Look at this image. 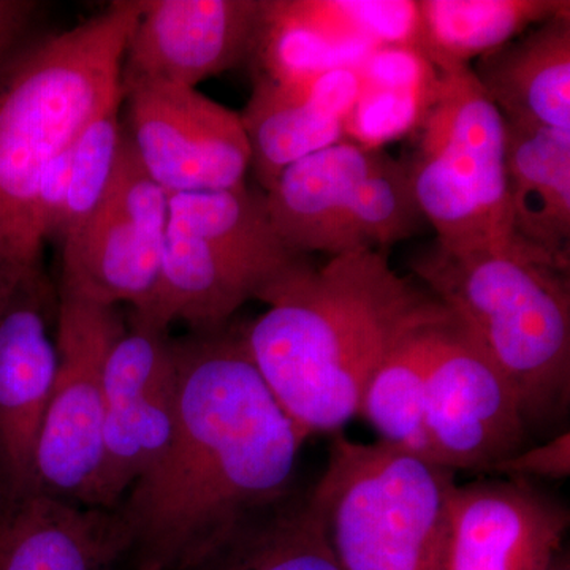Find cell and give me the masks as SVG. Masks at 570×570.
Instances as JSON below:
<instances>
[{"instance_id": "1", "label": "cell", "mask_w": 570, "mask_h": 570, "mask_svg": "<svg viewBox=\"0 0 570 570\" xmlns=\"http://www.w3.org/2000/svg\"><path fill=\"white\" fill-rule=\"evenodd\" d=\"M306 439L255 367L243 328L176 340L174 433L118 510L140 566L200 564L296 489Z\"/></svg>"}, {"instance_id": "2", "label": "cell", "mask_w": 570, "mask_h": 570, "mask_svg": "<svg viewBox=\"0 0 570 570\" xmlns=\"http://www.w3.org/2000/svg\"><path fill=\"white\" fill-rule=\"evenodd\" d=\"M265 314L243 328L269 392L306 438L340 433L358 415L382 360L403 337L450 313L393 269L382 250L309 261L261 298Z\"/></svg>"}, {"instance_id": "3", "label": "cell", "mask_w": 570, "mask_h": 570, "mask_svg": "<svg viewBox=\"0 0 570 570\" xmlns=\"http://www.w3.org/2000/svg\"><path fill=\"white\" fill-rule=\"evenodd\" d=\"M140 0H119L69 31L36 36L0 67V262L40 265L32 205L45 168L121 100L124 50Z\"/></svg>"}, {"instance_id": "4", "label": "cell", "mask_w": 570, "mask_h": 570, "mask_svg": "<svg viewBox=\"0 0 570 570\" xmlns=\"http://www.w3.org/2000/svg\"><path fill=\"white\" fill-rule=\"evenodd\" d=\"M412 269L509 379L530 433L561 425L570 406L569 268L528 245L455 253L434 243Z\"/></svg>"}, {"instance_id": "5", "label": "cell", "mask_w": 570, "mask_h": 570, "mask_svg": "<svg viewBox=\"0 0 570 570\" xmlns=\"http://www.w3.org/2000/svg\"><path fill=\"white\" fill-rule=\"evenodd\" d=\"M455 472L336 433L311 487L340 570H444Z\"/></svg>"}, {"instance_id": "6", "label": "cell", "mask_w": 570, "mask_h": 570, "mask_svg": "<svg viewBox=\"0 0 570 570\" xmlns=\"http://www.w3.org/2000/svg\"><path fill=\"white\" fill-rule=\"evenodd\" d=\"M439 73L436 102L406 164L423 219L455 253L527 245L510 213L504 118L471 67Z\"/></svg>"}, {"instance_id": "7", "label": "cell", "mask_w": 570, "mask_h": 570, "mask_svg": "<svg viewBox=\"0 0 570 570\" xmlns=\"http://www.w3.org/2000/svg\"><path fill=\"white\" fill-rule=\"evenodd\" d=\"M124 330L118 307L61 292L58 370L37 445V491L94 508L102 463L105 363Z\"/></svg>"}, {"instance_id": "8", "label": "cell", "mask_w": 570, "mask_h": 570, "mask_svg": "<svg viewBox=\"0 0 570 570\" xmlns=\"http://www.w3.org/2000/svg\"><path fill=\"white\" fill-rule=\"evenodd\" d=\"M170 220V195L142 167L129 137L102 204L62 242L61 292L140 307L151 295Z\"/></svg>"}, {"instance_id": "9", "label": "cell", "mask_w": 570, "mask_h": 570, "mask_svg": "<svg viewBox=\"0 0 570 570\" xmlns=\"http://www.w3.org/2000/svg\"><path fill=\"white\" fill-rule=\"evenodd\" d=\"M425 425L439 466L490 472L531 433L505 374L450 314L439 326L425 384Z\"/></svg>"}, {"instance_id": "10", "label": "cell", "mask_w": 570, "mask_h": 570, "mask_svg": "<svg viewBox=\"0 0 570 570\" xmlns=\"http://www.w3.org/2000/svg\"><path fill=\"white\" fill-rule=\"evenodd\" d=\"M127 137L168 195L234 189L246 184L250 146L239 112L197 88L135 82L121 88Z\"/></svg>"}, {"instance_id": "11", "label": "cell", "mask_w": 570, "mask_h": 570, "mask_svg": "<svg viewBox=\"0 0 570 570\" xmlns=\"http://www.w3.org/2000/svg\"><path fill=\"white\" fill-rule=\"evenodd\" d=\"M102 463L94 508L112 509L163 455L174 433L176 340L130 317L104 371Z\"/></svg>"}, {"instance_id": "12", "label": "cell", "mask_w": 570, "mask_h": 570, "mask_svg": "<svg viewBox=\"0 0 570 570\" xmlns=\"http://www.w3.org/2000/svg\"><path fill=\"white\" fill-rule=\"evenodd\" d=\"M122 56L121 88L135 82L197 88L249 61L262 0H140Z\"/></svg>"}, {"instance_id": "13", "label": "cell", "mask_w": 570, "mask_h": 570, "mask_svg": "<svg viewBox=\"0 0 570 570\" xmlns=\"http://www.w3.org/2000/svg\"><path fill=\"white\" fill-rule=\"evenodd\" d=\"M50 299L39 265L0 311V493L9 497L37 491V445L58 370Z\"/></svg>"}, {"instance_id": "14", "label": "cell", "mask_w": 570, "mask_h": 570, "mask_svg": "<svg viewBox=\"0 0 570 570\" xmlns=\"http://www.w3.org/2000/svg\"><path fill=\"white\" fill-rule=\"evenodd\" d=\"M569 523L568 508L530 480L456 483L444 570H549Z\"/></svg>"}, {"instance_id": "15", "label": "cell", "mask_w": 570, "mask_h": 570, "mask_svg": "<svg viewBox=\"0 0 570 570\" xmlns=\"http://www.w3.org/2000/svg\"><path fill=\"white\" fill-rule=\"evenodd\" d=\"M360 89L362 78L352 67L287 85L254 77L253 94L239 118L250 146V167L264 190L292 164L343 140L344 121Z\"/></svg>"}, {"instance_id": "16", "label": "cell", "mask_w": 570, "mask_h": 570, "mask_svg": "<svg viewBox=\"0 0 570 570\" xmlns=\"http://www.w3.org/2000/svg\"><path fill=\"white\" fill-rule=\"evenodd\" d=\"M287 275L168 227L156 285L132 317L163 330L175 322H186L194 332L223 328L239 307L249 299L261 302Z\"/></svg>"}, {"instance_id": "17", "label": "cell", "mask_w": 570, "mask_h": 570, "mask_svg": "<svg viewBox=\"0 0 570 570\" xmlns=\"http://www.w3.org/2000/svg\"><path fill=\"white\" fill-rule=\"evenodd\" d=\"M377 151L341 140L277 176L264 194L269 219L287 249L305 257L360 253L356 193Z\"/></svg>"}, {"instance_id": "18", "label": "cell", "mask_w": 570, "mask_h": 570, "mask_svg": "<svg viewBox=\"0 0 570 570\" xmlns=\"http://www.w3.org/2000/svg\"><path fill=\"white\" fill-rule=\"evenodd\" d=\"M130 550L118 512L43 491L0 493V570H107Z\"/></svg>"}, {"instance_id": "19", "label": "cell", "mask_w": 570, "mask_h": 570, "mask_svg": "<svg viewBox=\"0 0 570 570\" xmlns=\"http://www.w3.org/2000/svg\"><path fill=\"white\" fill-rule=\"evenodd\" d=\"M471 70L504 121L570 132V9L480 56Z\"/></svg>"}, {"instance_id": "20", "label": "cell", "mask_w": 570, "mask_h": 570, "mask_svg": "<svg viewBox=\"0 0 570 570\" xmlns=\"http://www.w3.org/2000/svg\"><path fill=\"white\" fill-rule=\"evenodd\" d=\"M505 124V176L521 242L569 268L570 132Z\"/></svg>"}, {"instance_id": "21", "label": "cell", "mask_w": 570, "mask_h": 570, "mask_svg": "<svg viewBox=\"0 0 570 570\" xmlns=\"http://www.w3.org/2000/svg\"><path fill=\"white\" fill-rule=\"evenodd\" d=\"M417 51L438 71L471 62L570 9L568 0H417Z\"/></svg>"}, {"instance_id": "22", "label": "cell", "mask_w": 570, "mask_h": 570, "mask_svg": "<svg viewBox=\"0 0 570 570\" xmlns=\"http://www.w3.org/2000/svg\"><path fill=\"white\" fill-rule=\"evenodd\" d=\"M193 570H340L311 489L255 513Z\"/></svg>"}, {"instance_id": "23", "label": "cell", "mask_w": 570, "mask_h": 570, "mask_svg": "<svg viewBox=\"0 0 570 570\" xmlns=\"http://www.w3.org/2000/svg\"><path fill=\"white\" fill-rule=\"evenodd\" d=\"M449 318L409 333L390 351L367 382L358 411L381 442L434 464L425 425V384L439 326Z\"/></svg>"}, {"instance_id": "24", "label": "cell", "mask_w": 570, "mask_h": 570, "mask_svg": "<svg viewBox=\"0 0 570 570\" xmlns=\"http://www.w3.org/2000/svg\"><path fill=\"white\" fill-rule=\"evenodd\" d=\"M370 52L336 43L303 17L296 0H262L253 55L255 77L287 85L321 71L358 69Z\"/></svg>"}, {"instance_id": "25", "label": "cell", "mask_w": 570, "mask_h": 570, "mask_svg": "<svg viewBox=\"0 0 570 570\" xmlns=\"http://www.w3.org/2000/svg\"><path fill=\"white\" fill-rule=\"evenodd\" d=\"M307 21L328 39L366 52L417 50V0H296Z\"/></svg>"}, {"instance_id": "26", "label": "cell", "mask_w": 570, "mask_h": 570, "mask_svg": "<svg viewBox=\"0 0 570 570\" xmlns=\"http://www.w3.org/2000/svg\"><path fill=\"white\" fill-rule=\"evenodd\" d=\"M422 223L407 165L379 149L356 193L354 232L360 250H381L411 238Z\"/></svg>"}, {"instance_id": "27", "label": "cell", "mask_w": 570, "mask_h": 570, "mask_svg": "<svg viewBox=\"0 0 570 570\" xmlns=\"http://www.w3.org/2000/svg\"><path fill=\"white\" fill-rule=\"evenodd\" d=\"M122 99L108 105L70 148L69 200L59 242L75 234L102 204L124 141Z\"/></svg>"}, {"instance_id": "28", "label": "cell", "mask_w": 570, "mask_h": 570, "mask_svg": "<svg viewBox=\"0 0 570 570\" xmlns=\"http://www.w3.org/2000/svg\"><path fill=\"white\" fill-rule=\"evenodd\" d=\"M441 81V80H439ZM439 92L363 85L358 99L344 121V135L366 149H381L419 130Z\"/></svg>"}, {"instance_id": "29", "label": "cell", "mask_w": 570, "mask_h": 570, "mask_svg": "<svg viewBox=\"0 0 570 570\" xmlns=\"http://www.w3.org/2000/svg\"><path fill=\"white\" fill-rule=\"evenodd\" d=\"M70 148L45 168L33 197V232L41 245L47 239L61 236L69 200Z\"/></svg>"}, {"instance_id": "30", "label": "cell", "mask_w": 570, "mask_h": 570, "mask_svg": "<svg viewBox=\"0 0 570 570\" xmlns=\"http://www.w3.org/2000/svg\"><path fill=\"white\" fill-rule=\"evenodd\" d=\"M493 474L508 479L564 480L570 475V434L562 430L549 441L521 450L494 469Z\"/></svg>"}, {"instance_id": "31", "label": "cell", "mask_w": 570, "mask_h": 570, "mask_svg": "<svg viewBox=\"0 0 570 570\" xmlns=\"http://www.w3.org/2000/svg\"><path fill=\"white\" fill-rule=\"evenodd\" d=\"M43 6L36 0H0V67L37 33Z\"/></svg>"}, {"instance_id": "32", "label": "cell", "mask_w": 570, "mask_h": 570, "mask_svg": "<svg viewBox=\"0 0 570 570\" xmlns=\"http://www.w3.org/2000/svg\"><path fill=\"white\" fill-rule=\"evenodd\" d=\"M31 269L14 268V266L0 262V311H2L13 288L20 283L21 277Z\"/></svg>"}, {"instance_id": "33", "label": "cell", "mask_w": 570, "mask_h": 570, "mask_svg": "<svg viewBox=\"0 0 570 570\" xmlns=\"http://www.w3.org/2000/svg\"><path fill=\"white\" fill-rule=\"evenodd\" d=\"M549 570H570L568 551L562 550L561 553L558 554L557 560L553 561V564L550 566Z\"/></svg>"}, {"instance_id": "34", "label": "cell", "mask_w": 570, "mask_h": 570, "mask_svg": "<svg viewBox=\"0 0 570 570\" xmlns=\"http://www.w3.org/2000/svg\"><path fill=\"white\" fill-rule=\"evenodd\" d=\"M137 570H153V569L145 568V566H138V569H137Z\"/></svg>"}]
</instances>
